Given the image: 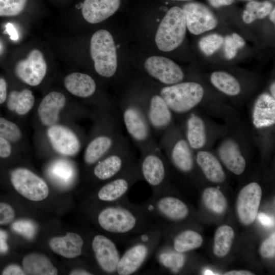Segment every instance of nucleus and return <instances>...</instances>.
Segmentation results:
<instances>
[{
  "mask_svg": "<svg viewBox=\"0 0 275 275\" xmlns=\"http://www.w3.org/2000/svg\"><path fill=\"white\" fill-rule=\"evenodd\" d=\"M117 202L108 203L98 214L97 223L104 231L121 237L140 235L148 230L144 224L150 218L142 208L138 209Z\"/></svg>",
  "mask_w": 275,
  "mask_h": 275,
  "instance_id": "obj_1",
  "label": "nucleus"
},
{
  "mask_svg": "<svg viewBox=\"0 0 275 275\" xmlns=\"http://www.w3.org/2000/svg\"><path fill=\"white\" fill-rule=\"evenodd\" d=\"M101 131L87 145L84 161L88 166L94 165L112 151L124 136L118 111H101Z\"/></svg>",
  "mask_w": 275,
  "mask_h": 275,
  "instance_id": "obj_2",
  "label": "nucleus"
},
{
  "mask_svg": "<svg viewBox=\"0 0 275 275\" xmlns=\"http://www.w3.org/2000/svg\"><path fill=\"white\" fill-rule=\"evenodd\" d=\"M122 125L141 153L158 148L139 100H128L117 107Z\"/></svg>",
  "mask_w": 275,
  "mask_h": 275,
  "instance_id": "obj_3",
  "label": "nucleus"
},
{
  "mask_svg": "<svg viewBox=\"0 0 275 275\" xmlns=\"http://www.w3.org/2000/svg\"><path fill=\"white\" fill-rule=\"evenodd\" d=\"M90 54L97 73L104 78H111L117 69L116 47L111 34L99 30L92 35L90 41Z\"/></svg>",
  "mask_w": 275,
  "mask_h": 275,
  "instance_id": "obj_4",
  "label": "nucleus"
},
{
  "mask_svg": "<svg viewBox=\"0 0 275 275\" xmlns=\"http://www.w3.org/2000/svg\"><path fill=\"white\" fill-rule=\"evenodd\" d=\"M159 94L173 113L184 114L200 103L204 91L198 82H180L163 87Z\"/></svg>",
  "mask_w": 275,
  "mask_h": 275,
  "instance_id": "obj_5",
  "label": "nucleus"
},
{
  "mask_svg": "<svg viewBox=\"0 0 275 275\" xmlns=\"http://www.w3.org/2000/svg\"><path fill=\"white\" fill-rule=\"evenodd\" d=\"M128 140L125 136L109 153L94 165L93 174L98 180L108 181L136 162Z\"/></svg>",
  "mask_w": 275,
  "mask_h": 275,
  "instance_id": "obj_6",
  "label": "nucleus"
},
{
  "mask_svg": "<svg viewBox=\"0 0 275 275\" xmlns=\"http://www.w3.org/2000/svg\"><path fill=\"white\" fill-rule=\"evenodd\" d=\"M186 23L183 10L177 6L172 7L160 22L155 41L158 48L171 51L178 47L184 40Z\"/></svg>",
  "mask_w": 275,
  "mask_h": 275,
  "instance_id": "obj_7",
  "label": "nucleus"
},
{
  "mask_svg": "<svg viewBox=\"0 0 275 275\" xmlns=\"http://www.w3.org/2000/svg\"><path fill=\"white\" fill-rule=\"evenodd\" d=\"M10 180L14 188L30 200L42 201L49 194L45 181L27 169L18 168L13 170L10 172Z\"/></svg>",
  "mask_w": 275,
  "mask_h": 275,
  "instance_id": "obj_8",
  "label": "nucleus"
},
{
  "mask_svg": "<svg viewBox=\"0 0 275 275\" xmlns=\"http://www.w3.org/2000/svg\"><path fill=\"white\" fill-rule=\"evenodd\" d=\"M141 179L138 161H136L118 176L104 182L98 190L97 197L100 201L107 204L116 202Z\"/></svg>",
  "mask_w": 275,
  "mask_h": 275,
  "instance_id": "obj_9",
  "label": "nucleus"
},
{
  "mask_svg": "<svg viewBox=\"0 0 275 275\" xmlns=\"http://www.w3.org/2000/svg\"><path fill=\"white\" fill-rule=\"evenodd\" d=\"M150 229L126 250L121 256L116 273L119 275H130L139 270L151 253V237L148 234Z\"/></svg>",
  "mask_w": 275,
  "mask_h": 275,
  "instance_id": "obj_10",
  "label": "nucleus"
},
{
  "mask_svg": "<svg viewBox=\"0 0 275 275\" xmlns=\"http://www.w3.org/2000/svg\"><path fill=\"white\" fill-rule=\"evenodd\" d=\"M144 67L148 74L167 86L181 82L184 73L180 67L171 59L154 56L147 59Z\"/></svg>",
  "mask_w": 275,
  "mask_h": 275,
  "instance_id": "obj_11",
  "label": "nucleus"
},
{
  "mask_svg": "<svg viewBox=\"0 0 275 275\" xmlns=\"http://www.w3.org/2000/svg\"><path fill=\"white\" fill-rule=\"evenodd\" d=\"M139 101L153 134L163 131L171 125L173 113L160 94H153L147 100Z\"/></svg>",
  "mask_w": 275,
  "mask_h": 275,
  "instance_id": "obj_12",
  "label": "nucleus"
},
{
  "mask_svg": "<svg viewBox=\"0 0 275 275\" xmlns=\"http://www.w3.org/2000/svg\"><path fill=\"white\" fill-rule=\"evenodd\" d=\"M47 71V65L42 53L37 49L31 50L27 58L17 62L15 72L17 77L25 84L39 85Z\"/></svg>",
  "mask_w": 275,
  "mask_h": 275,
  "instance_id": "obj_13",
  "label": "nucleus"
},
{
  "mask_svg": "<svg viewBox=\"0 0 275 275\" xmlns=\"http://www.w3.org/2000/svg\"><path fill=\"white\" fill-rule=\"evenodd\" d=\"M91 245L100 269L107 274L116 273L121 255L115 242L104 235L97 234L93 237Z\"/></svg>",
  "mask_w": 275,
  "mask_h": 275,
  "instance_id": "obj_14",
  "label": "nucleus"
},
{
  "mask_svg": "<svg viewBox=\"0 0 275 275\" xmlns=\"http://www.w3.org/2000/svg\"><path fill=\"white\" fill-rule=\"evenodd\" d=\"M262 189L256 182H251L240 191L237 199L236 210L238 218L244 225L255 220L260 206Z\"/></svg>",
  "mask_w": 275,
  "mask_h": 275,
  "instance_id": "obj_15",
  "label": "nucleus"
},
{
  "mask_svg": "<svg viewBox=\"0 0 275 275\" xmlns=\"http://www.w3.org/2000/svg\"><path fill=\"white\" fill-rule=\"evenodd\" d=\"M186 27L194 35H199L215 28L217 20L213 13L206 6L196 2L183 6Z\"/></svg>",
  "mask_w": 275,
  "mask_h": 275,
  "instance_id": "obj_16",
  "label": "nucleus"
},
{
  "mask_svg": "<svg viewBox=\"0 0 275 275\" xmlns=\"http://www.w3.org/2000/svg\"><path fill=\"white\" fill-rule=\"evenodd\" d=\"M142 179L150 187L156 188L164 181L166 170L164 162L158 152V148L141 153L138 161Z\"/></svg>",
  "mask_w": 275,
  "mask_h": 275,
  "instance_id": "obj_17",
  "label": "nucleus"
},
{
  "mask_svg": "<svg viewBox=\"0 0 275 275\" xmlns=\"http://www.w3.org/2000/svg\"><path fill=\"white\" fill-rule=\"evenodd\" d=\"M47 135L53 149L60 154L73 156L80 151V139L69 128L54 124L49 126Z\"/></svg>",
  "mask_w": 275,
  "mask_h": 275,
  "instance_id": "obj_18",
  "label": "nucleus"
},
{
  "mask_svg": "<svg viewBox=\"0 0 275 275\" xmlns=\"http://www.w3.org/2000/svg\"><path fill=\"white\" fill-rule=\"evenodd\" d=\"M142 209L146 213L156 210L162 216L175 221L184 219L188 214L186 205L180 199L172 196L163 197L154 203L149 201Z\"/></svg>",
  "mask_w": 275,
  "mask_h": 275,
  "instance_id": "obj_19",
  "label": "nucleus"
},
{
  "mask_svg": "<svg viewBox=\"0 0 275 275\" xmlns=\"http://www.w3.org/2000/svg\"><path fill=\"white\" fill-rule=\"evenodd\" d=\"M120 4V0H85L81 7L82 15L90 23H99L113 15Z\"/></svg>",
  "mask_w": 275,
  "mask_h": 275,
  "instance_id": "obj_20",
  "label": "nucleus"
},
{
  "mask_svg": "<svg viewBox=\"0 0 275 275\" xmlns=\"http://www.w3.org/2000/svg\"><path fill=\"white\" fill-rule=\"evenodd\" d=\"M66 99L62 93L53 91L42 100L38 108V114L41 123L47 126L54 125L59 118L60 111L65 106Z\"/></svg>",
  "mask_w": 275,
  "mask_h": 275,
  "instance_id": "obj_21",
  "label": "nucleus"
},
{
  "mask_svg": "<svg viewBox=\"0 0 275 275\" xmlns=\"http://www.w3.org/2000/svg\"><path fill=\"white\" fill-rule=\"evenodd\" d=\"M252 121L258 129L274 125L275 98L268 93H263L257 98L253 106Z\"/></svg>",
  "mask_w": 275,
  "mask_h": 275,
  "instance_id": "obj_22",
  "label": "nucleus"
},
{
  "mask_svg": "<svg viewBox=\"0 0 275 275\" xmlns=\"http://www.w3.org/2000/svg\"><path fill=\"white\" fill-rule=\"evenodd\" d=\"M84 244L81 236L75 232H68L64 236L53 237L49 242L50 249L54 253L70 259L81 255Z\"/></svg>",
  "mask_w": 275,
  "mask_h": 275,
  "instance_id": "obj_23",
  "label": "nucleus"
},
{
  "mask_svg": "<svg viewBox=\"0 0 275 275\" xmlns=\"http://www.w3.org/2000/svg\"><path fill=\"white\" fill-rule=\"evenodd\" d=\"M218 153L221 161L230 171L237 175L244 172L246 161L234 141L229 139L223 142L218 148Z\"/></svg>",
  "mask_w": 275,
  "mask_h": 275,
  "instance_id": "obj_24",
  "label": "nucleus"
},
{
  "mask_svg": "<svg viewBox=\"0 0 275 275\" xmlns=\"http://www.w3.org/2000/svg\"><path fill=\"white\" fill-rule=\"evenodd\" d=\"M66 89L72 95L87 98L92 96L96 90L94 79L87 74L74 72L66 76L64 81Z\"/></svg>",
  "mask_w": 275,
  "mask_h": 275,
  "instance_id": "obj_25",
  "label": "nucleus"
},
{
  "mask_svg": "<svg viewBox=\"0 0 275 275\" xmlns=\"http://www.w3.org/2000/svg\"><path fill=\"white\" fill-rule=\"evenodd\" d=\"M197 162L206 178L210 181L222 183L225 179V174L217 158L211 153L205 151H198Z\"/></svg>",
  "mask_w": 275,
  "mask_h": 275,
  "instance_id": "obj_26",
  "label": "nucleus"
},
{
  "mask_svg": "<svg viewBox=\"0 0 275 275\" xmlns=\"http://www.w3.org/2000/svg\"><path fill=\"white\" fill-rule=\"evenodd\" d=\"M22 264L25 274L56 275L58 273L49 258L41 254L33 253L26 255Z\"/></svg>",
  "mask_w": 275,
  "mask_h": 275,
  "instance_id": "obj_27",
  "label": "nucleus"
},
{
  "mask_svg": "<svg viewBox=\"0 0 275 275\" xmlns=\"http://www.w3.org/2000/svg\"><path fill=\"white\" fill-rule=\"evenodd\" d=\"M170 156L172 162L179 171L187 173L192 170L193 154L185 139L180 138L174 141L170 149Z\"/></svg>",
  "mask_w": 275,
  "mask_h": 275,
  "instance_id": "obj_28",
  "label": "nucleus"
},
{
  "mask_svg": "<svg viewBox=\"0 0 275 275\" xmlns=\"http://www.w3.org/2000/svg\"><path fill=\"white\" fill-rule=\"evenodd\" d=\"M186 141L193 149L203 148L206 142L205 126L203 120L195 114L190 115L186 123Z\"/></svg>",
  "mask_w": 275,
  "mask_h": 275,
  "instance_id": "obj_29",
  "label": "nucleus"
},
{
  "mask_svg": "<svg viewBox=\"0 0 275 275\" xmlns=\"http://www.w3.org/2000/svg\"><path fill=\"white\" fill-rule=\"evenodd\" d=\"M34 103V96L32 92L27 89L21 91H12L6 100L8 109L19 115L26 114L32 108Z\"/></svg>",
  "mask_w": 275,
  "mask_h": 275,
  "instance_id": "obj_30",
  "label": "nucleus"
},
{
  "mask_svg": "<svg viewBox=\"0 0 275 275\" xmlns=\"http://www.w3.org/2000/svg\"><path fill=\"white\" fill-rule=\"evenodd\" d=\"M50 177L61 186L70 184L75 176V170L71 163L64 159L54 161L48 169Z\"/></svg>",
  "mask_w": 275,
  "mask_h": 275,
  "instance_id": "obj_31",
  "label": "nucleus"
},
{
  "mask_svg": "<svg viewBox=\"0 0 275 275\" xmlns=\"http://www.w3.org/2000/svg\"><path fill=\"white\" fill-rule=\"evenodd\" d=\"M210 81L216 89L226 95L236 96L241 91V86L238 80L227 72H213L210 76Z\"/></svg>",
  "mask_w": 275,
  "mask_h": 275,
  "instance_id": "obj_32",
  "label": "nucleus"
},
{
  "mask_svg": "<svg viewBox=\"0 0 275 275\" xmlns=\"http://www.w3.org/2000/svg\"><path fill=\"white\" fill-rule=\"evenodd\" d=\"M234 237L232 227L228 225L219 227L216 231L214 239L213 252L219 257L226 256L229 252Z\"/></svg>",
  "mask_w": 275,
  "mask_h": 275,
  "instance_id": "obj_33",
  "label": "nucleus"
},
{
  "mask_svg": "<svg viewBox=\"0 0 275 275\" xmlns=\"http://www.w3.org/2000/svg\"><path fill=\"white\" fill-rule=\"evenodd\" d=\"M203 241V238L200 234L187 230L180 232L175 237L173 246L176 252L183 253L199 248Z\"/></svg>",
  "mask_w": 275,
  "mask_h": 275,
  "instance_id": "obj_34",
  "label": "nucleus"
},
{
  "mask_svg": "<svg viewBox=\"0 0 275 275\" xmlns=\"http://www.w3.org/2000/svg\"><path fill=\"white\" fill-rule=\"evenodd\" d=\"M202 198L205 206L215 213H223L227 208V201L222 191L217 188H206L203 193Z\"/></svg>",
  "mask_w": 275,
  "mask_h": 275,
  "instance_id": "obj_35",
  "label": "nucleus"
},
{
  "mask_svg": "<svg viewBox=\"0 0 275 275\" xmlns=\"http://www.w3.org/2000/svg\"><path fill=\"white\" fill-rule=\"evenodd\" d=\"M272 9V4L269 1H251L246 5L242 19L245 23H251L257 19L265 17L269 15Z\"/></svg>",
  "mask_w": 275,
  "mask_h": 275,
  "instance_id": "obj_36",
  "label": "nucleus"
},
{
  "mask_svg": "<svg viewBox=\"0 0 275 275\" xmlns=\"http://www.w3.org/2000/svg\"><path fill=\"white\" fill-rule=\"evenodd\" d=\"M21 136V131L17 125L6 118L0 117V137L13 143L19 141Z\"/></svg>",
  "mask_w": 275,
  "mask_h": 275,
  "instance_id": "obj_37",
  "label": "nucleus"
},
{
  "mask_svg": "<svg viewBox=\"0 0 275 275\" xmlns=\"http://www.w3.org/2000/svg\"><path fill=\"white\" fill-rule=\"evenodd\" d=\"M224 43V38L217 34L206 36L199 41L201 50L206 56H211Z\"/></svg>",
  "mask_w": 275,
  "mask_h": 275,
  "instance_id": "obj_38",
  "label": "nucleus"
},
{
  "mask_svg": "<svg viewBox=\"0 0 275 275\" xmlns=\"http://www.w3.org/2000/svg\"><path fill=\"white\" fill-rule=\"evenodd\" d=\"M224 53L226 59L231 60L237 54V49L243 47L245 42L242 37L237 33H233L224 38Z\"/></svg>",
  "mask_w": 275,
  "mask_h": 275,
  "instance_id": "obj_39",
  "label": "nucleus"
},
{
  "mask_svg": "<svg viewBox=\"0 0 275 275\" xmlns=\"http://www.w3.org/2000/svg\"><path fill=\"white\" fill-rule=\"evenodd\" d=\"M27 0H0V16H14L24 10Z\"/></svg>",
  "mask_w": 275,
  "mask_h": 275,
  "instance_id": "obj_40",
  "label": "nucleus"
},
{
  "mask_svg": "<svg viewBox=\"0 0 275 275\" xmlns=\"http://www.w3.org/2000/svg\"><path fill=\"white\" fill-rule=\"evenodd\" d=\"M12 229L15 232L28 239L34 237L36 230L35 224L28 219H19L15 221L12 224Z\"/></svg>",
  "mask_w": 275,
  "mask_h": 275,
  "instance_id": "obj_41",
  "label": "nucleus"
},
{
  "mask_svg": "<svg viewBox=\"0 0 275 275\" xmlns=\"http://www.w3.org/2000/svg\"><path fill=\"white\" fill-rule=\"evenodd\" d=\"M15 216V210L10 204L0 202V226L12 222Z\"/></svg>",
  "mask_w": 275,
  "mask_h": 275,
  "instance_id": "obj_42",
  "label": "nucleus"
},
{
  "mask_svg": "<svg viewBox=\"0 0 275 275\" xmlns=\"http://www.w3.org/2000/svg\"><path fill=\"white\" fill-rule=\"evenodd\" d=\"M260 254L264 258H272L275 255V234L272 233L262 243Z\"/></svg>",
  "mask_w": 275,
  "mask_h": 275,
  "instance_id": "obj_43",
  "label": "nucleus"
},
{
  "mask_svg": "<svg viewBox=\"0 0 275 275\" xmlns=\"http://www.w3.org/2000/svg\"><path fill=\"white\" fill-rule=\"evenodd\" d=\"M161 260L164 265L174 268H180L184 264V256L182 253L177 252L176 254H163Z\"/></svg>",
  "mask_w": 275,
  "mask_h": 275,
  "instance_id": "obj_44",
  "label": "nucleus"
},
{
  "mask_svg": "<svg viewBox=\"0 0 275 275\" xmlns=\"http://www.w3.org/2000/svg\"><path fill=\"white\" fill-rule=\"evenodd\" d=\"M12 152L11 143L7 140L0 137V158H9Z\"/></svg>",
  "mask_w": 275,
  "mask_h": 275,
  "instance_id": "obj_45",
  "label": "nucleus"
},
{
  "mask_svg": "<svg viewBox=\"0 0 275 275\" xmlns=\"http://www.w3.org/2000/svg\"><path fill=\"white\" fill-rule=\"evenodd\" d=\"M1 274L2 275H25V273L20 266L15 264H11L6 266Z\"/></svg>",
  "mask_w": 275,
  "mask_h": 275,
  "instance_id": "obj_46",
  "label": "nucleus"
},
{
  "mask_svg": "<svg viewBox=\"0 0 275 275\" xmlns=\"http://www.w3.org/2000/svg\"><path fill=\"white\" fill-rule=\"evenodd\" d=\"M8 237L7 232L0 229V254H6L9 250Z\"/></svg>",
  "mask_w": 275,
  "mask_h": 275,
  "instance_id": "obj_47",
  "label": "nucleus"
},
{
  "mask_svg": "<svg viewBox=\"0 0 275 275\" xmlns=\"http://www.w3.org/2000/svg\"><path fill=\"white\" fill-rule=\"evenodd\" d=\"M7 96L6 81L4 78L0 77V105L6 101Z\"/></svg>",
  "mask_w": 275,
  "mask_h": 275,
  "instance_id": "obj_48",
  "label": "nucleus"
},
{
  "mask_svg": "<svg viewBox=\"0 0 275 275\" xmlns=\"http://www.w3.org/2000/svg\"><path fill=\"white\" fill-rule=\"evenodd\" d=\"M5 32L7 33L10 39L13 41H16L19 38V35L14 25L11 23H8L6 25Z\"/></svg>",
  "mask_w": 275,
  "mask_h": 275,
  "instance_id": "obj_49",
  "label": "nucleus"
},
{
  "mask_svg": "<svg viewBox=\"0 0 275 275\" xmlns=\"http://www.w3.org/2000/svg\"><path fill=\"white\" fill-rule=\"evenodd\" d=\"M257 216L259 222L265 226L270 227L274 224L272 218L265 213H260Z\"/></svg>",
  "mask_w": 275,
  "mask_h": 275,
  "instance_id": "obj_50",
  "label": "nucleus"
},
{
  "mask_svg": "<svg viewBox=\"0 0 275 275\" xmlns=\"http://www.w3.org/2000/svg\"><path fill=\"white\" fill-rule=\"evenodd\" d=\"M209 3L214 8L231 5L233 0H207Z\"/></svg>",
  "mask_w": 275,
  "mask_h": 275,
  "instance_id": "obj_51",
  "label": "nucleus"
},
{
  "mask_svg": "<svg viewBox=\"0 0 275 275\" xmlns=\"http://www.w3.org/2000/svg\"><path fill=\"white\" fill-rule=\"evenodd\" d=\"M70 275H91L93 273L85 269L76 268L70 271Z\"/></svg>",
  "mask_w": 275,
  "mask_h": 275,
  "instance_id": "obj_52",
  "label": "nucleus"
},
{
  "mask_svg": "<svg viewBox=\"0 0 275 275\" xmlns=\"http://www.w3.org/2000/svg\"><path fill=\"white\" fill-rule=\"evenodd\" d=\"M225 275H252V272L248 270H232L224 273Z\"/></svg>",
  "mask_w": 275,
  "mask_h": 275,
  "instance_id": "obj_53",
  "label": "nucleus"
},
{
  "mask_svg": "<svg viewBox=\"0 0 275 275\" xmlns=\"http://www.w3.org/2000/svg\"><path fill=\"white\" fill-rule=\"evenodd\" d=\"M269 14V18L270 20L273 22L274 23L275 21V9L274 8L272 9L271 12H270Z\"/></svg>",
  "mask_w": 275,
  "mask_h": 275,
  "instance_id": "obj_54",
  "label": "nucleus"
},
{
  "mask_svg": "<svg viewBox=\"0 0 275 275\" xmlns=\"http://www.w3.org/2000/svg\"><path fill=\"white\" fill-rule=\"evenodd\" d=\"M271 95L275 98V84L274 82H273L270 86V88Z\"/></svg>",
  "mask_w": 275,
  "mask_h": 275,
  "instance_id": "obj_55",
  "label": "nucleus"
},
{
  "mask_svg": "<svg viewBox=\"0 0 275 275\" xmlns=\"http://www.w3.org/2000/svg\"><path fill=\"white\" fill-rule=\"evenodd\" d=\"M204 274H206V275H211V274H215L214 273H213V272L210 270V269H206L204 271Z\"/></svg>",
  "mask_w": 275,
  "mask_h": 275,
  "instance_id": "obj_56",
  "label": "nucleus"
},
{
  "mask_svg": "<svg viewBox=\"0 0 275 275\" xmlns=\"http://www.w3.org/2000/svg\"><path fill=\"white\" fill-rule=\"evenodd\" d=\"M173 1H189V0H173Z\"/></svg>",
  "mask_w": 275,
  "mask_h": 275,
  "instance_id": "obj_57",
  "label": "nucleus"
},
{
  "mask_svg": "<svg viewBox=\"0 0 275 275\" xmlns=\"http://www.w3.org/2000/svg\"><path fill=\"white\" fill-rule=\"evenodd\" d=\"M246 1H254V0H246Z\"/></svg>",
  "mask_w": 275,
  "mask_h": 275,
  "instance_id": "obj_58",
  "label": "nucleus"
},
{
  "mask_svg": "<svg viewBox=\"0 0 275 275\" xmlns=\"http://www.w3.org/2000/svg\"><path fill=\"white\" fill-rule=\"evenodd\" d=\"M0 49H1V46H0Z\"/></svg>",
  "mask_w": 275,
  "mask_h": 275,
  "instance_id": "obj_59",
  "label": "nucleus"
}]
</instances>
